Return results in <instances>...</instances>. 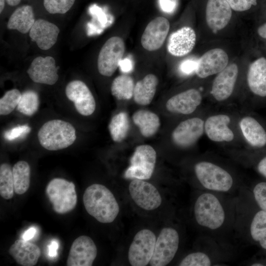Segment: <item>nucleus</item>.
I'll list each match as a JSON object with an SVG mask.
<instances>
[{
	"mask_svg": "<svg viewBox=\"0 0 266 266\" xmlns=\"http://www.w3.org/2000/svg\"><path fill=\"white\" fill-rule=\"evenodd\" d=\"M179 242V234L176 229L171 227L163 228L156 241L150 265L165 266L169 264L178 251Z\"/></svg>",
	"mask_w": 266,
	"mask_h": 266,
	"instance_id": "9",
	"label": "nucleus"
},
{
	"mask_svg": "<svg viewBox=\"0 0 266 266\" xmlns=\"http://www.w3.org/2000/svg\"><path fill=\"white\" fill-rule=\"evenodd\" d=\"M120 70L123 72H129L133 68V62L129 58L122 59L119 65Z\"/></svg>",
	"mask_w": 266,
	"mask_h": 266,
	"instance_id": "43",
	"label": "nucleus"
},
{
	"mask_svg": "<svg viewBox=\"0 0 266 266\" xmlns=\"http://www.w3.org/2000/svg\"><path fill=\"white\" fill-rule=\"evenodd\" d=\"M37 137L45 149L56 151L71 145L76 138V131L70 123L55 119L45 123L39 129Z\"/></svg>",
	"mask_w": 266,
	"mask_h": 266,
	"instance_id": "5",
	"label": "nucleus"
},
{
	"mask_svg": "<svg viewBox=\"0 0 266 266\" xmlns=\"http://www.w3.org/2000/svg\"><path fill=\"white\" fill-rule=\"evenodd\" d=\"M238 68L235 64L227 66L213 80L211 94L217 101L228 99L232 94L237 80Z\"/></svg>",
	"mask_w": 266,
	"mask_h": 266,
	"instance_id": "19",
	"label": "nucleus"
},
{
	"mask_svg": "<svg viewBox=\"0 0 266 266\" xmlns=\"http://www.w3.org/2000/svg\"><path fill=\"white\" fill-rule=\"evenodd\" d=\"M75 0H43L45 9L51 14H65L73 6Z\"/></svg>",
	"mask_w": 266,
	"mask_h": 266,
	"instance_id": "37",
	"label": "nucleus"
},
{
	"mask_svg": "<svg viewBox=\"0 0 266 266\" xmlns=\"http://www.w3.org/2000/svg\"><path fill=\"white\" fill-rule=\"evenodd\" d=\"M45 193L54 211L58 214L69 212L76 205L77 194L72 182L63 178H54L47 184Z\"/></svg>",
	"mask_w": 266,
	"mask_h": 266,
	"instance_id": "6",
	"label": "nucleus"
},
{
	"mask_svg": "<svg viewBox=\"0 0 266 266\" xmlns=\"http://www.w3.org/2000/svg\"><path fill=\"white\" fill-rule=\"evenodd\" d=\"M132 118L141 134L145 137L154 135L160 127V120L158 116L149 110H137L133 113Z\"/></svg>",
	"mask_w": 266,
	"mask_h": 266,
	"instance_id": "30",
	"label": "nucleus"
},
{
	"mask_svg": "<svg viewBox=\"0 0 266 266\" xmlns=\"http://www.w3.org/2000/svg\"><path fill=\"white\" fill-rule=\"evenodd\" d=\"M129 129V119L128 114L125 112H121L115 115L108 125L112 139L118 143L122 142L126 138Z\"/></svg>",
	"mask_w": 266,
	"mask_h": 266,
	"instance_id": "32",
	"label": "nucleus"
},
{
	"mask_svg": "<svg viewBox=\"0 0 266 266\" xmlns=\"http://www.w3.org/2000/svg\"><path fill=\"white\" fill-rule=\"evenodd\" d=\"M14 192L18 195L25 193L30 187L31 168L24 161L17 162L12 168Z\"/></svg>",
	"mask_w": 266,
	"mask_h": 266,
	"instance_id": "31",
	"label": "nucleus"
},
{
	"mask_svg": "<svg viewBox=\"0 0 266 266\" xmlns=\"http://www.w3.org/2000/svg\"><path fill=\"white\" fill-rule=\"evenodd\" d=\"M14 186L11 166L7 163L0 166V195L5 200H10L14 196Z\"/></svg>",
	"mask_w": 266,
	"mask_h": 266,
	"instance_id": "34",
	"label": "nucleus"
},
{
	"mask_svg": "<svg viewBox=\"0 0 266 266\" xmlns=\"http://www.w3.org/2000/svg\"><path fill=\"white\" fill-rule=\"evenodd\" d=\"M21 0H5L6 2L10 6H16L20 3Z\"/></svg>",
	"mask_w": 266,
	"mask_h": 266,
	"instance_id": "48",
	"label": "nucleus"
},
{
	"mask_svg": "<svg viewBox=\"0 0 266 266\" xmlns=\"http://www.w3.org/2000/svg\"><path fill=\"white\" fill-rule=\"evenodd\" d=\"M83 201L88 214L102 223L113 222L119 212V206L114 196L101 184H94L87 187Z\"/></svg>",
	"mask_w": 266,
	"mask_h": 266,
	"instance_id": "3",
	"label": "nucleus"
},
{
	"mask_svg": "<svg viewBox=\"0 0 266 266\" xmlns=\"http://www.w3.org/2000/svg\"><path fill=\"white\" fill-rule=\"evenodd\" d=\"M36 232V229L35 228H30L23 234L22 238L24 240L28 241L34 237Z\"/></svg>",
	"mask_w": 266,
	"mask_h": 266,
	"instance_id": "46",
	"label": "nucleus"
},
{
	"mask_svg": "<svg viewBox=\"0 0 266 266\" xmlns=\"http://www.w3.org/2000/svg\"><path fill=\"white\" fill-rule=\"evenodd\" d=\"M247 79L249 88L254 94L266 96V59L259 58L250 65Z\"/></svg>",
	"mask_w": 266,
	"mask_h": 266,
	"instance_id": "26",
	"label": "nucleus"
},
{
	"mask_svg": "<svg viewBox=\"0 0 266 266\" xmlns=\"http://www.w3.org/2000/svg\"><path fill=\"white\" fill-rule=\"evenodd\" d=\"M129 190L134 202L145 210H154L162 203V198L157 188L143 180L133 179L129 185Z\"/></svg>",
	"mask_w": 266,
	"mask_h": 266,
	"instance_id": "12",
	"label": "nucleus"
},
{
	"mask_svg": "<svg viewBox=\"0 0 266 266\" xmlns=\"http://www.w3.org/2000/svg\"><path fill=\"white\" fill-rule=\"evenodd\" d=\"M39 104L37 93L33 90H27L22 94L17 109L24 115L31 116L37 112Z\"/></svg>",
	"mask_w": 266,
	"mask_h": 266,
	"instance_id": "35",
	"label": "nucleus"
},
{
	"mask_svg": "<svg viewBox=\"0 0 266 266\" xmlns=\"http://www.w3.org/2000/svg\"><path fill=\"white\" fill-rule=\"evenodd\" d=\"M232 9L244 11L249 9L252 5L257 4V0H226Z\"/></svg>",
	"mask_w": 266,
	"mask_h": 266,
	"instance_id": "40",
	"label": "nucleus"
},
{
	"mask_svg": "<svg viewBox=\"0 0 266 266\" xmlns=\"http://www.w3.org/2000/svg\"><path fill=\"white\" fill-rule=\"evenodd\" d=\"M229 63L226 52L220 48L211 49L198 60L196 73L198 77L204 78L219 73Z\"/></svg>",
	"mask_w": 266,
	"mask_h": 266,
	"instance_id": "18",
	"label": "nucleus"
},
{
	"mask_svg": "<svg viewBox=\"0 0 266 266\" xmlns=\"http://www.w3.org/2000/svg\"><path fill=\"white\" fill-rule=\"evenodd\" d=\"M22 94L16 89L7 91L0 99V114L6 115L17 107Z\"/></svg>",
	"mask_w": 266,
	"mask_h": 266,
	"instance_id": "36",
	"label": "nucleus"
},
{
	"mask_svg": "<svg viewBox=\"0 0 266 266\" xmlns=\"http://www.w3.org/2000/svg\"><path fill=\"white\" fill-rule=\"evenodd\" d=\"M194 169L201 190L236 195L242 187L227 169L213 162H199Z\"/></svg>",
	"mask_w": 266,
	"mask_h": 266,
	"instance_id": "2",
	"label": "nucleus"
},
{
	"mask_svg": "<svg viewBox=\"0 0 266 266\" xmlns=\"http://www.w3.org/2000/svg\"><path fill=\"white\" fill-rule=\"evenodd\" d=\"M258 33L260 36L266 38V23L259 27Z\"/></svg>",
	"mask_w": 266,
	"mask_h": 266,
	"instance_id": "47",
	"label": "nucleus"
},
{
	"mask_svg": "<svg viewBox=\"0 0 266 266\" xmlns=\"http://www.w3.org/2000/svg\"><path fill=\"white\" fill-rule=\"evenodd\" d=\"M229 243L203 234V248L191 252L179 263L180 266H220L231 256Z\"/></svg>",
	"mask_w": 266,
	"mask_h": 266,
	"instance_id": "4",
	"label": "nucleus"
},
{
	"mask_svg": "<svg viewBox=\"0 0 266 266\" xmlns=\"http://www.w3.org/2000/svg\"><path fill=\"white\" fill-rule=\"evenodd\" d=\"M201 101L200 93L197 89H190L170 98L166 106L170 112L187 115L193 113Z\"/></svg>",
	"mask_w": 266,
	"mask_h": 266,
	"instance_id": "20",
	"label": "nucleus"
},
{
	"mask_svg": "<svg viewBox=\"0 0 266 266\" xmlns=\"http://www.w3.org/2000/svg\"><path fill=\"white\" fill-rule=\"evenodd\" d=\"M5 0H0V13L3 11L5 6Z\"/></svg>",
	"mask_w": 266,
	"mask_h": 266,
	"instance_id": "49",
	"label": "nucleus"
},
{
	"mask_svg": "<svg viewBox=\"0 0 266 266\" xmlns=\"http://www.w3.org/2000/svg\"><path fill=\"white\" fill-rule=\"evenodd\" d=\"M232 8L226 0H208L206 8V21L213 31L224 28L230 22Z\"/></svg>",
	"mask_w": 266,
	"mask_h": 266,
	"instance_id": "24",
	"label": "nucleus"
},
{
	"mask_svg": "<svg viewBox=\"0 0 266 266\" xmlns=\"http://www.w3.org/2000/svg\"><path fill=\"white\" fill-rule=\"evenodd\" d=\"M236 195L202 190L196 198L193 215L198 225L208 235L227 242L234 233Z\"/></svg>",
	"mask_w": 266,
	"mask_h": 266,
	"instance_id": "1",
	"label": "nucleus"
},
{
	"mask_svg": "<svg viewBox=\"0 0 266 266\" xmlns=\"http://www.w3.org/2000/svg\"><path fill=\"white\" fill-rule=\"evenodd\" d=\"M8 252L18 264L23 266H35L41 255L38 246L23 239L16 240Z\"/></svg>",
	"mask_w": 266,
	"mask_h": 266,
	"instance_id": "25",
	"label": "nucleus"
},
{
	"mask_svg": "<svg viewBox=\"0 0 266 266\" xmlns=\"http://www.w3.org/2000/svg\"><path fill=\"white\" fill-rule=\"evenodd\" d=\"M230 117L226 114H217L209 117L204 122V131L207 137L214 142H230L234 135L229 127Z\"/></svg>",
	"mask_w": 266,
	"mask_h": 266,
	"instance_id": "23",
	"label": "nucleus"
},
{
	"mask_svg": "<svg viewBox=\"0 0 266 266\" xmlns=\"http://www.w3.org/2000/svg\"><path fill=\"white\" fill-rule=\"evenodd\" d=\"M234 233L242 239L248 236L266 250V212L260 209L249 219L236 207Z\"/></svg>",
	"mask_w": 266,
	"mask_h": 266,
	"instance_id": "7",
	"label": "nucleus"
},
{
	"mask_svg": "<svg viewBox=\"0 0 266 266\" xmlns=\"http://www.w3.org/2000/svg\"><path fill=\"white\" fill-rule=\"evenodd\" d=\"M125 50L123 39L112 36L104 43L98 56L97 66L99 73L105 76H112L122 60Z\"/></svg>",
	"mask_w": 266,
	"mask_h": 266,
	"instance_id": "10",
	"label": "nucleus"
},
{
	"mask_svg": "<svg viewBox=\"0 0 266 266\" xmlns=\"http://www.w3.org/2000/svg\"><path fill=\"white\" fill-rule=\"evenodd\" d=\"M257 169L261 175L266 178V157L259 162L257 166Z\"/></svg>",
	"mask_w": 266,
	"mask_h": 266,
	"instance_id": "45",
	"label": "nucleus"
},
{
	"mask_svg": "<svg viewBox=\"0 0 266 266\" xmlns=\"http://www.w3.org/2000/svg\"><path fill=\"white\" fill-rule=\"evenodd\" d=\"M157 77L153 74L146 75L135 85L133 98L136 103L147 105L152 101L158 84Z\"/></svg>",
	"mask_w": 266,
	"mask_h": 266,
	"instance_id": "28",
	"label": "nucleus"
},
{
	"mask_svg": "<svg viewBox=\"0 0 266 266\" xmlns=\"http://www.w3.org/2000/svg\"><path fill=\"white\" fill-rule=\"evenodd\" d=\"M59 244L56 240H53L48 245V255L50 257H55L57 255Z\"/></svg>",
	"mask_w": 266,
	"mask_h": 266,
	"instance_id": "44",
	"label": "nucleus"
},
{
	"mask_svg": "<svg viewBox=\"0 0 266 266\" xmlns=\"http://www.w3.org/2000/svg\"><path fill=\"white\" fill-rule=\"evenodd\" d=\"M157 154L149 145H141L135 149L130 159V166L126 170L127 179L146 180L151 177L155 166Z\"/></svg>",
	"mask_w": 266,
	"mask_h": 266,
	"instance_id": "8",
	"label": "nucleus"
},
{
	"mask_svg": "<svg viewBox=\"0 0 266 266\" xmlns=\"http://www.w3.org/2000/svg\"><path fill=\"white\" fill-rule=\"evenodd\" d=\"M156 238L148 229L139 231L135 235L128 251V259L133 266H145L152 257Z\"/></svg>",
	"mask_w": 266,
	"mask_h": 266,
	"instance_id": "11",
	"label": "nucleus"
},
{
	"mask_svg": "<svg viewBox=\"0 0 266 266\" xmlns=\"http://www.w3.org/2000/svg\"><path fill=\"white\" fill-rule=\"evenodd\" d=\"M67 99L74 103L77 112L87 116L92 114L96 109V101L91 91L85 83L80 80L70 82L66 87Z\"/></svg>",
	"mask_w": 266,
	"mask_h": 266,
	"instance_id": "13",
	"label": "nucleus"
},
{
	"mask_svg": "<svg viewBox=\"0 0 266 266\" xmlns=\"http://www.w3.org/2000/svg\"><path fill=\"white\" fill-rule=\"evenodd\" d=\"M60 29L55 24L47 20H35L29 32V36L41 50L50 49L56 42Z\"/></svg>",
	"mask_w": 266,
	"mask_h": 266,
	"instance_id": "21",
	"label": "nucleus"
},
{
	"mask_svg": "<svg viewBox=\"0 0 266 266\" xmlns=\"http://www.w3.org/2000/svg\"><path fill=\"white\" fill-rule=\"evenodd\" d=\"M197 63L198 60L194 59L184 60L180 65V70L185 74H190L194 71H196Z\"/></svg>",
	"mask_w": 266,
	"mask_h": 266,
	"instance_id": "41",
	"label": "nucleus"
},
{
	"mask_svg": "<svg viewBox=\"0 0 266 266\" xmlns=\"http://www.w3.org/2000/svg\"><path fill=\"white\" fill-rule=\"evenodd\" d=\"M204 131L202 119L194 117L181 122L173 131L171 138L173 142L181 148H188L202 136Z\"/></svg>",
	"mask_w": 266,
	"mask_h": 266,
	"instance_id": "15",
	"label": "nucleus"
},
{
	"mask_svg": "<svg viewBox=\"0 0 266 266\" xmlns=\"http://www.w3.org/2000/svg\"><path fill=\"white\" fill-rule=\"evenodd\" d=\"M170 24L165 17L159 16L148 23L141 38L142 47L147 51H154L163 45L169 32Z\"/></svg>",
	"mask_w": 266,
	"mask_h": 266,
	"instance_id": "16",
	"label": "nucleus"
},
{
	"mask_svg": "<svg viewBox=\"0 0 266 266\" xmlns=\"http://www.w3.org/2000/svg\"><path fill=\"white\" fill-rule=\"evenodd\" d=\"M196 41L194 30L191 27H184L170 35L167 49L169 53L174 56H183L193 50Z\"/></svg>",
	"mask_w": 266,
	"mask_h": 266,
	"instance_id": "22",
	"label": "nucleus"
},
{
	"mask_svg": "<svg viewBox=\"0 0 266 266\" xmlns=\"http://www.w3.org/2000/svg\"><path fill=\"white\" fill-rule=\"evenodd\" d=\"M134 86L133 80L131 76L119 75L112 81L111 94L119 100H130L133 97Z\"/></svg>",
	"mask_w": 266,
	"mask_h": 266,
	"instance_id": "33",
	"label": "nucleus"
},
{
	"mask_svg": "<svg viewBox=\"0 0 266 266\" xmlns=\"http://www.w3.org/2000/svg\"><path fill=\"white\" fill-rule=\"evenodd\" d=\"M97 255L94 241L87 235H81L72 242L66 261L67 266H91Z\"/></svg>",
	"mask_w": 266,
	"mask_h": 266,
	"instance_id": "14",
	"label": "nucleus"
},
{
	"mask_svg": "<svg viewBox=\"0 0 266 266\" xmlns=\"http://www.w3.org/2000/svg\"><path fill=\"white\" fill-rule=\"evenodd\" d=\"M27 72L33 81L52 85L58 80V67L51 56L37 57L32 61Z\"/></svg>",
	"mask_w": 266,
	"mask_h": 266,
	"instance_id": "17",
	"label": "nucleus"
},
{
	"mask_svg": "<svg viewBox=\"0 0 266 266\" xmlns=\"http://www.w3.org/2000/svg\"><path fill=\"white\" fill-rule=\"evenodd\" d=\"M252 195L258 207L266 212V182L256 184L252 189Z\"/></svg>",
	"mask_w": 266,
	"mask_h": 266,
	"instance_id": "38",
	"label": "nucleus"
},
{
	"mask_svg": "<svg viewBox=\"0 0 266 266\" xmlns=\"http://www.w3.org/2000/svg\"><path fill=\"white\" fill-rule=\"evenodd\" d=\"M239 127L245 139L252 146L261 148L266 144V132L255 118L250 116L242 118Z\"/></svg>",
	"mask_w": 266,
	"mask_h": 266,
	"instance_id": "27",
	"label": "nucleus"
},
{
	"mask_svg": "<svg viewBox=\"0 0 266 266\" xmlns=\"http://www.w3.org/2000/svg\"><path fill=\"white\" fill-rule=\"evenodd\" d=\"M159 3L161 9L166 13H172L177 6L176 0H159Z\"/></svg>",
	"mask_w": 266,
	"mask_h": 266,
	"instance_id": "42",
	"label": "nucleus"
},
{
	"mask_svg": "<svg viewBox=\"0 0 266 266\" xmlns=\"http://www.w3.org/2000/svg\"><path fill=\"white\" fill-rule=\"evenodd\" d=\"M35 20L33 7L24 5L17 8L10 16L7 28L16 30L22 33L30 32Z\"/></svg>",
	"mask_w": 266,
	"mask_h": 266,
	"instance_id": "29",
	"label": "nucleus"
},
{
	"mask_svg": "<svg viewBox=\"0 0 266 266\" xmlns=\"http://www.w3.org/2000/svg\"><path fill=\"white\" fill-rule=\"evenodd\" d=\"M31 131V127L27 125L17 126L5 132L4 137L6 140L13 141L25 136Z\"/></svg>",
	"mask_w": 266,
	"mask_h": 266,
	"instance_id": "39",
	"label": "nucleus"
}]
</instances>
